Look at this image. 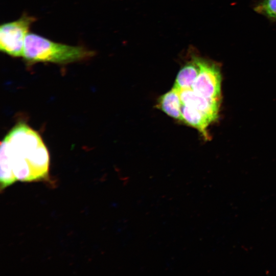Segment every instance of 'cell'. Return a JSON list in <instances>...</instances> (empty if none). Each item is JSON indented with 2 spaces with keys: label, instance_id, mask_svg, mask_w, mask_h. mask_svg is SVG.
<instances>
[{
  "label": "cell",
  "instance_id": "1",
  "mask_svg": "<svg viewBox=\"0 0 276 276\" xmlns=\"http://www.w3.org/2000/svg\"><path fill=\"white\" fill-rule=\"evenodd\" d=\"M1 176L16 181H36L48 178L49 152L39 134L28 125L19 123L1 144Z\"/></svg>",
  "mask_w": 276,
  "mask_h": 276
},
{
  "label": "cell",
  "instance_id": "2",
  "mask_svg": "<svg viewBox=\"0 0 276 276\" xmlns=\"http://www.w3.org/2000/svg\"><path fill=\"white\" fill-rule=\"evenodd\" d=\"M93 54L83 47L55 42L37 34L29 33L25 39L22 57L30 62L64 64L85 59Z\"/></svg>",
  "mask_w": 276,
  "mask_h": 276
},
{
  "label": "cell",
  "instance_id": "3",
  "mask_svg": "<svg viewBox=\"0 0 276 276\" xmlns=\"http://www.w3.org/2000/svg\"><path fill=\"white\" fill-rule=\"evenodd\" d=\"M34 20L32 16L24 15L16 20L1 25V51L12 57L22 56L25 39Z\"/></svg>",
  "mask_w": 276,
  "mask_h": 276
},
{
  "label": "cell",
  "instance_id": "4",
  "mask_svg": "<svg viewBox=\"0 0 276 276\" xmlns=\"http://www.w3.org/2000/svg\"><path fill=\"white\" fill-rule=\"evenodd\" d=\"M199 67L198 76L192 89L206 98L221 100V73L219 65L196 56Z\"/></svg>",
  "mask_w": 276,
  "mask_h": 276
},
{
  "label": "cell",
  "instance_id": "5",
  "mask_svg": "<svg viewBox=\"0 0 276 276\" xmlns=\"http://www.w3.org/2000/svg\"><path fill=\"white\" fill-rule=\"evenodd\" d=\"M183 105L193 108L208 116L213 122L218 117L220 100L206 98L192 88L179 91Z\"/></svg>",
  "mask_w": 276,
  "mask_h": 276
},
{
  "label": "cell",
  "instance_id": "6",
  "mask_svg": "<svg viewBox=\"0 0 276 276\" xmlns=\"http://www.w3.org/2000/svg\"><path fill=\"white\" fill-rule=\"evenodd\" d=\"M182 105L179 90L173 87L158 98L156 107L169 117L182 121Z\"/></svg>",
  "mask_w": 276,
  "mask_h": 276
},
{
  "label": "cell",
  "instance_id": "7",
  "mask_svg": "<svg viewBox=\"0 0 276 276\" xmlns=\"http://www.w3.org/2000/svg\"><path fill=\"white\" fill-rule=\"evenodd\" d=\"M182 121L197 129L206 140L210 139L208 128L212 120L206 114L185 105L181 107Z\"/></svg>",
  "mask_w": 276,
  "mask_h": 276
},
{
  "label": "cell",
  "instance_id": "8",
  "mask_svg": "<svg viewBox=\"0 0 276 276\" xmlns=\"http://www.w3.org/2000/svg\"><path fill=\"white\" fill-rule=\"evenodd\" d=\"M198 72L199 67L196 56H194L178 73L173 87L179 91L192 88Z\"/></svg>",
  "mask_w": 276,
  "mask_h": 276
},
{
  "label": "cell",
  "instance_id": "9",
  "mask_svg": "<svg viewBox=\"0 0 276 276\" xmlns=\"http://www.w3.org/2000/svg\"><path fill=\"white\" fill-rule=\"evenodd\" d=\"M255 10L271 20H276V0H262Z\"/></svg>",
  "mask_w": 276,
  "mask_h": 276
}]
</instances>
